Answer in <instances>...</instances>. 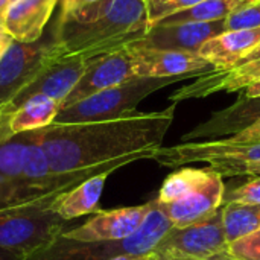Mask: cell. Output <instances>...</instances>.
<instances>
[{
    "label": "cell",
    "mask_w": 260,
    "mask_h": 260,
    "mask_svg": "<svg viewBox=\"0 0 260 260\" xmlns=\"http://www.w3.org/2000/svg\"><path fill=\"white\" fill-rule=\"evenodd\" d=\"M180 79L181 78H133L61 108L53 123L102 122L128 116L136 113L137 105L151 93Z\"/></svg>",
    "instance_id": "obj_6"
},
{
    "label": "cell",
    "mask_w": 260,
    "mask_h": 260,
    "mask_svg": "<svg viewBox=\"0 0 260 260\" xmlns=\"http://www.w3.org/2000/svg\"><path fill=\"white\" fill-rule=\"evenodd\" d=\"M213 174L212 168H183L175 172H172L161 184L157 201L160 204H168L175 200H180L181 197L187 195L189 192L195 190L201 184H204Z\"/></svg>",
    "instance_id": "obj_24"
},
{
    "label": "cell",
    "mask_w": 260,
    "mask_h": 260,
    "mask_svg": "<svg viewBox=\"0 0 260 260\" xmlns=\"http://www.w3.org/2000/svg\"><path fill=\"white\" fill-rule=\"evenodd\" d=\"M148 29L146 0H96L59 14L53 38L66 56L91 59L131 46Z\"/></svg>",
    "instance_id": "obj_2"
},
{
    "label": "cell",
    "mask_w": 260,
    "mask_h": 260,
    "mask_svg": "<svg viewBox=\"0 0 260 260\" xmlns=\"http://www.w3.org/2000/svg\"><path fill=\"white\" fill-rule=\"evenodd\" d=\"M260 119V99L241 98L239 102L230 108L213 114L207 122L198 125L183 137V142H193L195 139L218 140L222 136H236L251 126ZM227 139V137H225Z\"/></svg>",
    "instance_id": "obj_18"
},
{
    "label": "cell",
    "mask_w": 260,
    "mask_h": 260,
    "mask_svg": "<svg viewBox=\"0 0 260 260\" xmlns=\"http://www.w3.org/2000/svg\"><path fill=\"white\" fill-rule=\"evenodd\" d=\"M230 140H235V142H251V140H260V119L257 122H254L251 126H248L247 129H244L242 133L236 134V136H232V137H227Z\"/></svg>",
    "instance_id": "obj_29"
},
{
    "label": "cell",
    "mask_w": 260,
    "mask_h": 260,
    "mask_svg": "<svg viewBox=\"0 0 260 260\" xmlns=\"http://www.w3.org/2000/svg\"><path fill=\"white\" fill-rule=\"evenodd\" d=\"M12 41L14 40L11 38V35H8L5 30H0V59L3 58V55L9 49V46L12 44Z\"/></svg>",
    "instance_id": "obj_32"
},
{
    "label": "cell",
    "mask_w": 260,
    "mask_h": 260,
    "mask_svg": "<svg viewBox=\"0 0 260 260\" xmlns=\"http://www.w3.org/2000/svg\"><path fill=\"white\" fill-rule=\"evenodd\" d=\"M260 44V27L224 30L204 41L198 55L209 61L215 70H229L241 64Z\"/></svg>",
    "instance_id": "obj_16"
},
{
    "label": "cell",
    "mask_w": 260,
    "mask_h": 260,
    "mask_svg": "<svg viewBox=\"0 0 260 260\" xmlns=\"http://www.w3.org/2000/svg\"><path fill=\"white\" fill-rule=\"evenodd\" d=\"M247 0H203L190 8L174 12L155 24H180V23H212L229 17L238 6ZM152 24V26H155Z\"/></svg>",
    "instance_id": "obj_22"
},
{
    "label": "cell",
    "mask_w": 260,
    "mask_h": 260,
    "mask_svg": "<svg viewBox=\"0 0 260 260\" xmlns=\"http://www.w3.org/2000/svg\"><path fill=\"white\" fill-rule=\"evenodd\" d=\"M0 260H24V256L12 253V251L5 250V248H0Z\"/></svg>",
    "instance_id": "obj_33"
},
{
    "label": "cell",
    "mask_w": 260,
    "mask_h": 260,
    "mask_svg": "<svg viewBox=\"0 0 260 260\" xmlns=\"http://www.w3.org/2000/svg\"><path fill=\"white\" fill-rule=\"evenodd\" d=\"M227 247L222 207H219L190 225L172 227L154 253L180 259L209 260L216 254L225 253Z\"/></svg>",
    "instance_id": "obj_8"
},
{
    "label": "cell",
    "mask_w": 260,
    "mask_h": 260,
    "mask_svg": "<svg viewBox=\"0 0 260 260\" xmlns=\"http://www.w3.org/2000/svg\"><path fill=\"white\" fill-rule=\"evenodd\" d=\"M224 203H241V204H260V177H251L250 181L225 192Z\"/></svg>",
    "instance_id": "obj_28"
},
{
    "label": "cell",
    "mask_w": 260,
    "mask_h": 260,
    "mask_svg": "<svg viewBox=\"0 0 260 260\" xmlns=\"http://www.w3.org/2000/svg\"><path fill=\"white\" fill-rule=\"evenodd\" d=\"M133 78L136 76L133 70L131 55L126 47L102 56L91 58L84 75L79 78L73 90L64 99L61 108L76 104L110 87L126 82Z\"/></svg>",
    "instance_id": "obj_12"
},
{
    "label": "cell",
    "mask_w": 260,
    "mask_h": 260,
    "mask_svg": "<svg viewBox=\"0 0 260 260\" xmlns=\"http://www.w3.org/2000/svg\"><path fill=\"white\" fill-rule=\"evenodd\" d=\"M9 5H11V0H0V30H3V23H5V17H6Z\"/></svg>",
    "instance_id": "obj_34"
},
{
    "label": "cell",
    "mask_w": 260,
    "mask_h": 260,
    "mask_svg": "<svg viewBox=\"0 0 260 260\" xmlns=\"http://www.w3.org/2000/svg\"><path fill=\"white\" fill-rule=\"evenodd\" d=\"M172 229V222L165 215L161 206L154 200V206L140 229L126 239L111 242H81L58 236L47 245L38 248L24 260H108L123 254H152L160 241Z\"/></svg>",
    "instance_id": "obj_3"
},
{
    "label": "cell",
    "mask_w": 260,
    "mask_h": 260,
    "mask_svg": "<svg viewBox=\"0 0 260 260\" xmlns=\"http://www.w3.org/2000/svg\"><path fill=\"white\" fill-rule=\"evenodd\" d=\"M26 152L24 133L0 143V210L14 206Z\"/></svg>",
    "instance_id": "obj_20"
},
{
    "label": "cell",
    "mask_w": 260,
    "mask_h": 260,
    "mask_svg": "<svg viewBox=\"0 0 260 260\" xmlns=\"http://www.w3.org/2000/svg\"><path fill=\"white\" fill-rule=\"evenodd\" d=\"M59 193L0 210V248L26 257L75 227V221H66L50 209Z\"/></svg>",
    "instance_id": "obj_4"
},
{
    "label": "cell",
    "mask_w": 260,
    "mask_h": 260,
    "mask_svg": "<svg viewBox=\"0 0 260 260\" xmlns=\"http://www.w3.org/2000/svg\"><path fill=\"white\" fill-rule=\"evenodd\" d=\"M154 206V200L131 207L99 210L85 222L72 227L66 238L81 242H111L122 241L134 235Z\"/></svg>",
    "instance_id": "obj_10"
},
{
    "label": "cell",
    "mask_w": 260,
    "mask_h": 260,
    "mask_svg": "<svg viewBox=\"0 0 260 260\" xmlns=\"http://www.w3.org/2000/svg\"><path fill=\"white\" fill-rule=\"evenodd\" d=\"M254 59H260V44L251 52V53H250V55H248V56H247V58H245V59H244V61H242V62H248V61H254ZM242 62H241V64H242Z\"/></svg>",
    "instance_id": "obj_36"
},
{
    "label": "cell",
    "mask_w": 260,
    "mask_h": 260,
    "mask_svg": "<svg viewBox=\"0 0 260 260\" xmlns=\"http://www.w3.org/2000/svg\"><path fill=\"white\" fill-rule=\"evenodd\" d=\"M136 78H187L198 73H209L213 66L198 52L160 50L140 46L126 47Z\"/></svg>",
    "instance_id": "obj_11"
},
{
    "label": "cell",
    "mask_w": 260,
    "mask_h": 260,
    "mask_svg": "<svg viewBox=\"0 0 260 260\" xmlns=\"http://www.w3.org/2000/svg\"><path fill=\"white\" fill-rule=\"evenodd\" d=\"M203 0H146L148 6V18H149V27L160 21L161 18L178 12L181 9L190 8Z\"/></svg>",
    "instance_id": "obj_26"
},
{
    "label": "cell",
    "mask_w": 260,
    "mask_h": 260,
    "mask_svg": "<svg viewBox=\"0 0 260 260\" xmlns=\"http://www.w3.org/2000/svg\"><path fill=\"white\" fill-rule=\"evenodd\" d=\"M151 254H146V256H133V254H123V256H117V257H113V259L108 260H148Z\"/></svg>",
    "instance_id": "obj_35"
},
{
    "label": "cell",
    "mask_w": 260,
    "mask_h": 260,
    "mask_svg": "<svg viewBox=\"0 0 260 260\" xmlns=\"http://www.w3.org/2000/svg\"><path fill=\"white\" fill-rule=\"evenodd\" d=\"M260 79V59L248 61L238 64L229 70H212L206 73V76L200 78L190 85H186L180 90H177L171 101L174 104L186 101V99H195V98H206L218 91H238L244 90L254 81Z\"/></svg>",
    "instance_id": "obj_15"
},
{
    "label": "cell",
    "mask_w": 260,
    "mask_h": 260,
    "mask_svg": "<svg viewBox=\"0 0 260 260\" xmlns=\"http://www.w3.org/2000/svg\"><path fill=\"white\" fill-rule=\"evenodd\" d=\"M110 172L94 175L75 187L59 193L50 209L66 221H76L85 215H94L101 209V198Z\"/></svg>",
    "instance_id": "obj_19"
},
{
    "label": "cell",
    "mask_w": 260,
    "mask_h": 260,
    "mask_svg": "<svg viewBox=\"0 0 260 260\" xmlns=\"http://www.w3.org/2000/svg\"><path fill=\"white\" fill-rule=\"evenodd\" d=\"M96 0H62V6H61V14H66V12H70V11H75L81 6H85L88 3H93Z\"/></svg>",
    "instance_id": "obj_30"
},
{
    "label": "cell",
    "mask_w": 260,
    "mask_h": 260,
    "mask_svg": "<svg viewBox=\"0 0 260 260\" xmlns=\"http://www.w3.org/2000/svg\"><path fill=\"white\" fill-rule=\"evenodd\" d=\"M225 30L260 27V0H247L224 20Z\"/></svg>",
    "instance_id": "obj_25"
},
{
    "label": "cell",
    "mask_w": 260,
    "mask_h": 260,
    "mask_svg": "<svg viewBox=\"0 0 260 260\" xmlns=\"http://www.w3.org/2000/svg\"><path fill=\"white\" fill-rule=\"evenodd\" d=\"M61 110V102L46 98L35 96L21 104L9 117V129L12 136L35 131L53 123L56 114Z\"/></svg>",
    "instance_id": "obj_21"
},
{
    "label": "cell",
    "mask_w": 260,
    "mask_h": 260,
    "mask_svg": "<svg viewBox=\"0 0 260 260\" xmlns=\"http://www.w3.org/2000/svg\"><path fill=\"white\" fill-rule=\"evenodd\" d=\"M224 20L212 23L155 24L151 26L146 30V34L131 46L151 47L160 50L198 52L200 46L204 41L225 30Z\"/></svg>",
    "instance_id": "obj_13"
},
{
    "label": "cell",
    "mask_w": 260,
    "mask_h": 260,
    "mask_svg": "<svg viewBox=\"0 0 260 260\" xmlns=\"http://www.w3.org/2000/svg\"><path fill=\"white\" fill-rule=\"evenodd\" d=\"M247 177H260V165L254 166L253 169H250V172H248Z\"/></svg>",
    "instance_id": "obj_38"
},
{
    "label": "cell",
    "mask_w": 260,
    "mask_h": 260,
    "mask_svg": "<svg viewBox=\"0 0 260 260\" xmlns=\"http://www.w3.org/2000/svg\"><path fill=\"white\" fill-rule=\"evenodd\" d=\"M163 168H181L189 163H207L224 177H247L250 169L260 165V140L235 142L230 139L181 142L174 146L160 148L154 152Z\"/></svg>",
    "instance_id": "obj_5"
},
{
    "label": "cell",
    "mask_w": 260,
    "mask_h": 260,
    "mask_svg": "<svg viewBox=\"0 0 260 260\" xmlns=\"http://www.w3.org/2000/svg\"><path fill=\"white\" fill-rule=\"evenodd\" d=\"M175 104L161 111L84 123H50L35 129L53 174L61 175L139 155L152 158L172 125Z\"/></svg>",
    "instance_id": "obj_1"
},
{
    "label": "cell",
    "mask_w": 260,
    "mask_h": 260,
    "mask_svg": "<svg viewBox=\"0 0 260 260\" xmlns=\"http://www.w3.org/2000/svg\"><path fill=\"white\" fill-rule=\"evenodd\" d=\"M12 2H15V0H11V3H12Z\"/></svg>",
    "instance_id": "obj_39"
},
{
    "label": "cell",
    "mask_w": 260,
    "mask_h": 260,
    "mask_svg": "<svg viewBox=\"0 0 260 260\" xmlns=\"http://www.w3.org/2000/svg\"><path fill=\"white\" fill-rule=\"evenodd\" d=\"M225 253L236 260H260V230L229 244Z\"/></svg>",
    "instance_id": "obj_27"
},
{
    "label": "cell",
    "mask_w": 260,
    "mask_h": 260,
    "mask_svg": "<svg viewBox=\"0 0 260 260\" xmlns=\"http://www.w3.org/2000/svg\"><path fill=\"white\" fill-rule=\"evenodd\" d=\"M224 197V180L218 172L213 171L212 177L195 190L172 203L158 204L161 206L168 219L172 222V227H186L222 207Z\"/></svg>",
    "instance_id": "obj_14"
},
{
    "label": "cell",
    "mask_w": 260,
    "mask_h": 260,
    "mask_svg": "<svg viewBox=\"0 0 260 260\" xmlns=\"http://www.w3.org/2000/svg\"><path fill=\"white\" fill-rule=\"evenodd\" d=\"M58 0H15L9 5L3 30L18 43H35L56 6Z\"/></svg>",
    "instance_id": "obj_17"
},
{
    "label": "cell",
    "mask_w": 260,
    "mask_h": 260,
    "mask_svg": "<svg viewBox=\"0 0 260 260\" xmlns=\"http://www.w3.org/2000/svg\"><path fill=\"white\" fill-rule=\"evenodd\" d=\"M222 221L229 244L260 230V204L224 203Z\"/></svg>",
    "instance_id": "obj_23"
},
{
    "label": "cell",
    "mask_w": 260,
    "mask_h": 260,
    "mask_svg": "<svg viewBox=\"0 0 260 260\" xmlns=\"http://www.w3.org/2000/svg\"><path fill=\"white\" fill-rule=\"evenodd\" d=\"M242 96L247 98V99H260V79L254 81L248 87H245Z\"/></svg>",
    "instance_id": "obj_31"
},
{
    "label": "cell",
    "mask_w": 260,
    "mask_h": 260,
    "mask_svg": "<svg viewBox=\"0 0 260 260\" xmlns=\"http://www.w3.org/2000/svg\"><path fill=\"white\" fill-rule=\"evenodd\" d=\"M66 58L62 47L52 41H12L0 59V108L26 88L41 72Z\"/></svg>",
    "instance_id": "obj_7"
},
{
    "label": "cell",
    "mask_w": 260,
    "mask_h": 260,
    "mask_svg": "<svg viewBox=\"0 0 260 260\" xmlns=\"http://www.w3.org/2000/svg\"><path fill=\"white\" fill-rule=\"evenodd\" d=\"M209 260H236V259H233V257H232V256H229L227 253H221V254H216V256L210 257Z\"/></svg>",
    "instance_id": "obj_37"
},
{
    "label": "cell",
    "mask_w": 260,
    "mask_h": 260,
    "mask_svg": "<svg viewBox=\"0 0 260 260\" xmlns=\"http://www.w3.org/2000/svg\"><path fill=\"white\" fill-rule=\"evenodd\" d=\"M91 59L81 56H66L41 72L26 88H23L14 99L0 108V123L9 125L11 114L27 99L35 96H46L58 102H64L69 93L73 90L79 78L84 75Z\"/></svg>",
    "instance_id": "obj_9"
}]
</instances>
